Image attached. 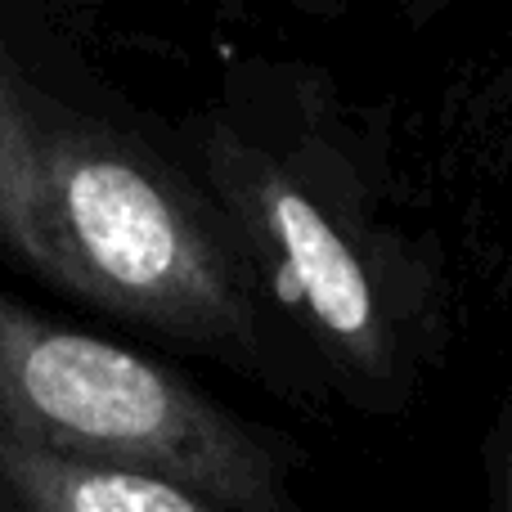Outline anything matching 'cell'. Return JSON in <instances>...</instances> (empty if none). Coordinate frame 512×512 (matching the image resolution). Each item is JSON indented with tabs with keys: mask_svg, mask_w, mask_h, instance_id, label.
I'll return each mask as SVG.
<instances>
[{
	"mask_svg": "<svg viewBox=\"0 0 512 512\" xmlns=\"http://www.w3.org/2000/svg\"><path fill=\"white\" fill-rule=\"evenodd\" d=\"M198 162L306 378L360 414H409L450 355L454 288L441 248L391 216L373 140L297 86L279 122H212Z\"/></svg>",
	"mask_w": 512,
	"mask_h": 512,
	"instance_id": "1",
	"label": "cell"
},
{
	"mask_svg": "<svg viewBox=\"0 0 512 512\" xmlns=\"http://www.w3.org/2000/svg\"><path fill=\"white\" fill-rule=\"evenodd\" d=\"M0 248L113 315L310 387L274 346V319L221 212L189 198L140 144L50 99L5 45Z\"/></svg>",
	"mask_w": 512,
	"mask_h": 512,
	"instance_id": "2",
	"label": "cell"
},
{
	"mask_svg": "<svg viewBox=\"0 0 512 512\" xmlns=\"http://www.w3.org/2000/svg\"><path fill=\"white\" fill-rule=\"evenodd\" d=\"M0 432L180 481L230 512H306L292 454L212 396L104 337L0 297Z\"/></svg>",
	"mask_w": 512,
	"mask_h": 512,
	"instance_id": "3",
	"label": "cell"
},
{
	"mask_svg": "<svg viewBox=\"0 0 512 512\" xmlns=\"http://www.w3.org/2000/svg\"><path fill=\"white\" fill-rule=\"evenodd\" d=\"M0 495L18 512H230L153 472L54 454L0 432Z\"/></svg>",
	"mask_w": 512,
	"mask_h": 512,
	"instance_id": "4",
	"label": "cell"
},
{
	"mask_svg": "<svg viewBox=\"0 0 512 512\" xmlns=\"http://www.w3.org/2000/svg\"><path fill=\"white\" fill-rule=\"evenodd\" d=\"M481 472H486V512H512V387L490 418Z\"/></svg>",
	"mask_w": 512,
	"mask_h": 512,
	"instance_id": "5",
	"label": "cell"
}]
</instances>
